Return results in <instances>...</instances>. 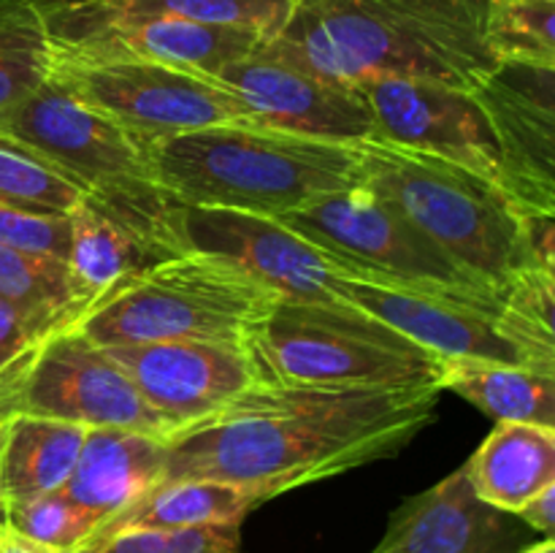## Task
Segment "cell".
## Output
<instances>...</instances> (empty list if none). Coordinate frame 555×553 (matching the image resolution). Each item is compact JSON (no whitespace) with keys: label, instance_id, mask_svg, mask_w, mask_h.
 <instances>
[{"label":"cell","instance_id":"cell-13","mask_svg":"<svg viewBox=\"0 0 555 553\" xmlns=\"http://www.w3.org/2000/svg\"><path fill=\"white\" fill-rule=\"evenodd\" d=\"M263 43L236 27L119 14L95 0H65L57 11V60H135L217 76Z\"/></svg>","mask_w":555,"mask_h":553},{"label":"cell","instance_id":"cell-12","mask_svg":"<svg viewBox=\"0 0 555 553\" xmlns=\"http://www.w3.org/2000/svg\"><path fill=\"white\" fill-rule=\"evenodd\" d=\"M22 412L85 428H125L166 439L171 428L122 366L76 325L38 342L22 388Z\"/></svg>","mask_w":555,"mask_h":553},{"label":"cell","instance_id":"cell-37","mask_svg":"<svg viewBox=\"0 0 555 553\" xmlns=\"http://www.w3.org/2000/svg\"><path fill=\"white\" fill-rule=\"evenodd\" d=\"M518 553H555V540L553 537H542L540 542H531V545H526Z\"/></svg>","mask_w":555,"mask_h":553},{"label":"cell","instance_id":"cell-30","mask_svg":"<svg viewBox=\"0 0 555 553\" xmlns=\"http://www.w3.org/2000/svg\"><path fill=\"white\" fill-rule=\"evenodd\" d=\"M3 520L30 540L54 548L60 553H74L98 529V520L90 513H85L79 504L70 502L63 491L5 504Z\"/></svg>","mask_w":555,"mask_h":553},{"label":"cell","instance_id":"cell-27","mask_svg":"<svg viewBox=\"0 0 555 553\" xmlns=\"http://www.w3.org/2000/svg\"><path fill=\"white\" fill-rule=\"evenodd\" d=\"M0 298L63 325L81 318V304L63 260L25 249L0 247Z\"/></svg>","mask_w":555,"mask_h":553},{"label":"cell","instance_id":"cell-7","mask_svg":"<svg viewBox=\"0 0 555 553\" xmlns=\"http://www.w3.org/2000/svg\"><path fill=\"white\" fill-rule=\"evenodd\" d=\"M274 301V293L231 260L188 249L135 271L74 325L101 347L182 339L244 345Z\"/></svg>","mask_w":555,"mask_h":553},{"label":"cell","instance_id":"cell-31","mask_svg":"<svg viewBox=\"0 0 555 553\" xmlns=\"http://www.w3.org/2000/svg\"><path fill=\"white\" fill-rule=\"evenodd\" d=\"M242 524L193 529H128L90 540L74 553H238Z\"/></svg>","mask_w":555,"mask_h":553},{"label":"cell","instance_id":"cell-29","mask_svg":"<svg viewBox=\"0 0 555 553\" xmlns=\"http://www.w3.org/2000/svg\"><path fill=\"white\" fill-rule=\"evenodd\" d=\"M81 198L85 193L57 168L0 136V204L41 215H68Z\"/></svg>","mask_w":555,"mask_h":553},{"label":"cell","instance_id":"cell-36","mask_svg":"<svg viewBox=\"0 0 555 553\" xmlns=\"http://www.w3.org/2000/svg\"><path fill=\"white\" fill-rule=\"evenodd\" d=\"M0 553H60V551L30 540V537L16 531L11 524L0 520Z\"/></svg>","mask_w":555,"mask_h":553},{"label":"cell","instance_id":"cell-5","mask_svg":"<svg viewBox=\"0 0 555 553\" xmlns=\"http://www.w3.org/2000/svg\"><path fill=\"white\" fill-rule=\"evenodd\" d=\"M0 136L57 168L85 198L135 228L166 258L188 253L177 228V201L152 179L150 144L54 79L0 114Z\"/></svg>","mask_w":555,"mask_h":553},{"label":"cell","instance_id":"cell-9","mask_svg":"<svg viewBox=\"0 0 555 553\" xmlns=\"http://www.w3.org/2000/svg\"><path fill=\"white\" fill-rule=\"evenodd\" d=\"M336 293L442 363L496 361L555 372V342L513 318L502 296L417 291L374 280H341Z\"/></svg>","mask_w":555,"mask_h":553},{"label":"cell","instance_id":"cell-1","mask_svg":"<svg viewBox=\"0 0 555 553\" xmlns=\"http://www.w3.org/2000/svg\"><path fill=\"white\" fill-rule=\"evenodd\" d=\"M439 385L325 388L255 383L166 437L163 480H222L263 502L404 450L437 417Z\"/></svg>","mask_w":555,"mask_h":553},{"label":"cell","instance_id":"cell-28","mask_svg":"<svg viewBox=\"0 0 555 553\" xmlns=\"http://www.w3.org/2000/svg\"><path fill=\"white\" fill-rule=\"evenodd\" d=\"M98 5L119 14L171 16V20L198 22V25L236 27L271 41L280 36L293 0H95Z\"/></svg>","mask_w":555,"mask_h":553},{"label":"cell","instance_id":"cell-22","mask_svg":"<svg viewBox=\"0 0 555 553\" xmlns=\"http://www.w3.org/2000/svg\"><path fill=\"white\" fill-rule=\"evenodd\" d=\"M263 499L222 480H163L103 520L90 540L128 529H193L211 524H242ZM87 540V542H90Z\"/></svg>","mask_w":555,"mask_h":553},{"label":"cell","instance_id":"cell-33","mask_svg":"<svg viewBox=\"0 0 555 553\" xmlns=\"http://www.w3.org/2000/svg\"><path fill=\"white\" fill-rule=\"evenodd\" d=\"M54 329H63V323L0 298V369L38 345Z\"/></svg>","mask_w":555,"mask_h":553},{"label":"cell","instance_id":"cell-14","mask_svg":"<svg viewBox=\"0 0 555 553\" xmlns=\"http://www.w3.org/2000/svg\"><path fill=\"white\" fill-rule=\"evenodd\" d=\"M356 90L372 112L374 139L444 157L502 184L491 123L475 92L428 79H377Z\"/></svg>","mask_w":555,"mask_h":553},{"label":"cell","instance_id":"cell-25","mask_svg":"<svg viewBox=\"0 0 555 553\" xmlns=\"http://www.w3.org/2000/svg\"><path fill=\"white\" fill-rule=\"evenodd\" d=\"M65 0H0V114L47 85L57 65Z\"/></svg>","mask_w":555,"mask_h":553},{"label":"cell","instance_id":"cell-35","mask_svg":"<svg viewBox=\"0 0 555 553\" xmlns=\"http://www.w3.org/2000/svg\"><path fill=\"white\" fill-rule=\"evenodd\" d=\"M515 518H518L520 524L529 526V529L540 531V535L553 537V529H555V486H547L545 491L537 493L531 502H526L524 507L515 513Z\"/></svg>","mask_w":555,"mask_h":553},{"label":"cell","instance_id":"cell-2","mask_svg":"<svg viewBox=\"0 0 555 553\" xmlns=\"http://www.w3.org/2000/svg\"><path fill=\"white\" fill-rule=\"evenodd\" d=\"M486 11L488 0H293L260 52L345 87L428 79L475 92L502 68Z\"/></svg>","mask_w":555,"mask_h":553},{"label":"cell","instance_id":"cell-11","mask_svg":"<svg viewBox=\"0 0 555 553\" xmlns=\"http://www.w3.org/2000/svg\"><path fill=\"white\" fill-rule=\"evenodd\" d=\"M177 228L184 247L215 253L274 293L276 301L350 304L336 293L341 280H361L328 249L318 247L276 217L188 206L177 201Z\"/></svg>","mask_w":555,"mask_h":553},{"label":"cell","instance_id":"cell-21","mask_svg":"<svg viewBox=\"0 0 555 553\" xmlns=\"http://www.w3.org/2000/svg\"><path fill=\"white\" fill-rule=\"evenodd\" d=\"M464 472L482 502L515 515L537 493L555 486V428L496 423Z\"/></svg>","mask_w":555,"mask_h":553},{"label":"cell","instance_id":"cell-3","mask_svg":"<svg viewBox=\"0 0 555 553\" xmlns=\"http://www.w3.org/2000/svg\"><path fill=\"white\" fill-rule=\"evenodd\" d=\"M157 188L188 206L280 217L361 182L356 144L236 119L150 144Z\"/></svg>","mask_w":555,"mask_h":553},{"label":"cell","instance_id":"cell-24","mask_svg":"<svg viewBox=\"0 0 555 553\" xmlns=\"http://www.w3.org/2000/svg\"><path fill=\"white\" fill-rule=\"evenodd\" d=\"M442 390H453L496 423L555 428V372L520 363H444Z\"/></svg>","mask_w":555,"mask_h":553},{"label":"cell","instance_id":"cell-34","mask_svg":"<svg viewBox=\"0 0 555 553\" xmlns=\"http://www.w3.org/2000/svg\"><path fill=\"white\" fill-rule=\"evenodd\" d=\"M38 345H33L30 350H25L22 356H16L14 361L5 363L0 369V464H3L5 442H9L11 426H14L16 417L22 415V388H25L27 369H30L33 352ZM3 488H0V520H3Z\"/></svg>","mask_w":555,"mask_h":553},{"label":"cell","instance_id":"cell-19","mask_svg":"<svg viewBox=\"0 0 555 553\" xmlns=\"http://www.w3.org/2000/svg\"><path fill=\"white\" fill-rule=\"evenodd\" d=\"M163 477L166 439L125 428H87L79 461L60 491L101 526Z\"/></svg>","mask_w":555,"mask_h":553},{"label":"cell","instance_id":"cell-23","mask_svg":"<svg viewBox=\"0 0 555 553\" xmlns=\"http://www.w3.org/2000/svg\"><path fill=\"white\" fill-rule=\"evenodd\" d=\"M85 437V426L22 412L11 426L0 464L3 504L60 491L79 461Z\"/></svg>","mask_w":555,"mask_h":553},{"label":"cell","instance_id":"cell-16","mask_svg":"<svg viewBox=\"0 0 555 553\" xmlns=\"http://www.w3.org/2000/svg\"><path fill=\"white\" fill-rule=\"evenodd\" d=\"M217 79L238 98L249 123L334 144L374 139L372 112L361 90L320 79L260 49L225 65Z\"/></svg>","mask_w":555,"mask_h":553},{"label":"cell","instance_id":"cell-10","mask_svg":"<svg viewBox=\"0 0 555 553\" xmlns=\"http://www.w3.org/2000/svg\"><path fill=\"white\" fill-rule=\"evenodd\" d=\"M52 79L146 144L247 119L217 76L135 60H57Z\"/></svg>","mask_w":555,"mask_h":553},{"label":"cell","instance_id":"cell-32","mask_svg":"<svg viewBox=\"0 0 555 553\" xmlns=\"http://www.w3.org/2000/svg\"><path fill=\"white\" fill-rule=\"evenodd\" d=\"M0 247L63 260L68 255V215H41L0 204Z\"/></svg>","mask_w":555,"mask_h":553},{"label":"cell","instance_id":"cell-17","mask_svg":"<svg viewBox=\"0 0 555 553\" xmlns=\"http://www.w3.org/2000/svg\"><path fill=\"white\" fill-rule=\"evenodd\" d=\"M553 68L502 65L480 90L502 166V184L529 215H555Z\"/></svg>","mask_w":555,"mask_h":553},{"label":"cell","instance_id":"cell-15","mask_svg":"<svg viewBox=\"0 0 555 553\" xmlns=\"http://www.w3.org/2000/svg\"><path fill=\"white\" fill-rule=\"evenodd\" d=\"M106 350L171 434L215 415L258 383L242 342H146Z\"/></svg>","mask_w":555,"mask_h":553},{"label":"cell","instance_id":"cell-6","mask_svg":"<svg viewBox=\"0 0 555 553\" xmlns=\"http://www.w3.org/2000/svg\"><path fill=\"white\" fill-rule=\"evenodd\" d=\"M244 347L258 383L442 388L444 363L437 356L352 304L274 301Z\"/></svg>","mask_w":555,"mask_h":553},{"label":"cell","instance_id":"cell-8","mask_svg":"<svg viewBox=\"0 0 555 553\" xmlns=\"http://www.w3.org/2000/svg\"><path fill=\"white\" fill-rule=\"evenodd\" d=\"M276 220L318 247L328 249L334 258L356 269L361 280L417 291L502 296L461 269L385 195L363 182L323 195Z\"/></svg>","mask_w":555,"mask_h":553},{"label":"cell","instance_id":"cell-26","mask_svg":"<svg viewBox=\"0 0 555 553\" xmlns=\"http://www.w3.org/2000/svg\"><path fill=\"white\" fill-rule=\"evenodd\" d=\"M486 41L502 65L555 70V0H488Z\"/></svg>","mask_w":555,"mask_h":553},{"label":"cell","instance_id":"cell-18","mask_svg":"<svg viewBox=\"0 0 555 553\" xmlns=\"http://www.w3.org/2000/svg\"><path fill=\"white\" fill-rule=\"evenodd\" d=\"M518 518L482 502L464 466L393 510L369 553H518Z\"/></svg>","mask_w":555,"mask_h":553},{"label":"cell","instance_id":"cell-20","mask_svg":"<svg viewBox=\"0 0 555 553\" xmlns=\"http://www.w3.org/2000/svg\"><path fill=\"white\" fill-rule=\"evenodd\" d=\"M157 260H166V255L95 201L81 198L68 211L65 269L81 304V314L112 287Z\"/></svg>","mask_w":555,"mask_h":553},{"label":"cell","instance_id":"cell-4","mask_svg":"<svg viewBox=\"0 0 555 553\" xmlns=\"http://www.w3.org/2000/svg\"><path fill=\"white\" fill-rule=\"evenodd\" d=\"M358 146L361 182L390 201L444 255L502 293L537 258L534 220L493 179L444 157L369 139ZM553 271V269H547Z\"/></svg>","mask_w":555,"mask_h":553}]
</instances>
